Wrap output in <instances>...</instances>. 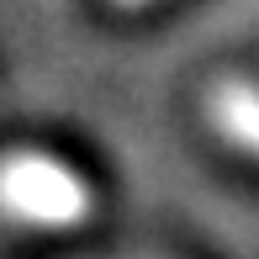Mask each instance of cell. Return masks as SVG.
Wrapping results in <instances>:
<instances>
[{
    "label": "cell",
    "instance_id": "cell-2",
    "mask_svg": "<svg viewBox=\"0 0 259 259\" xmlns=\"http://www.w3.org/2000/svg\"><path fill=\"white\" fill-rule=\"evenodd\" d=\"M206 122H211V133H222L233 148H243V154L259 159V85H249V79H222V85H211Z\"/></svg>",
    "mask_w": 259,
    "mask_h": 259
},
{
    "label": "cell",
    "instance_id": "cell-1",
    "mask_svg": "<svg viewBox=\"0 0 259 259\" xmlns=\"http://www.w3.org/2000/svg\"><path fill=\"white\" fill-rule=\"evenodd\" d=\"M96 211V191L74 164L42 148L0 154V217L21 228H79Z\"/></svg>",
    "mask_w": 259,
    "mask_h": 259
},
{
    "label": "cell",
    "instance_id": "cell-3",
    "mask_svg": "<svg viewBox=\"0 0 259 259\" xmlns=\"http://www.w3.org/2000/svg\"><path fill=\"white\" fill-rule=\"evenodd\" d=\"M116 11H138V6H148V0H111Z\"/></svg>",
    "mask_w": 259,
    "mask_h": 259
}]
</instances>
